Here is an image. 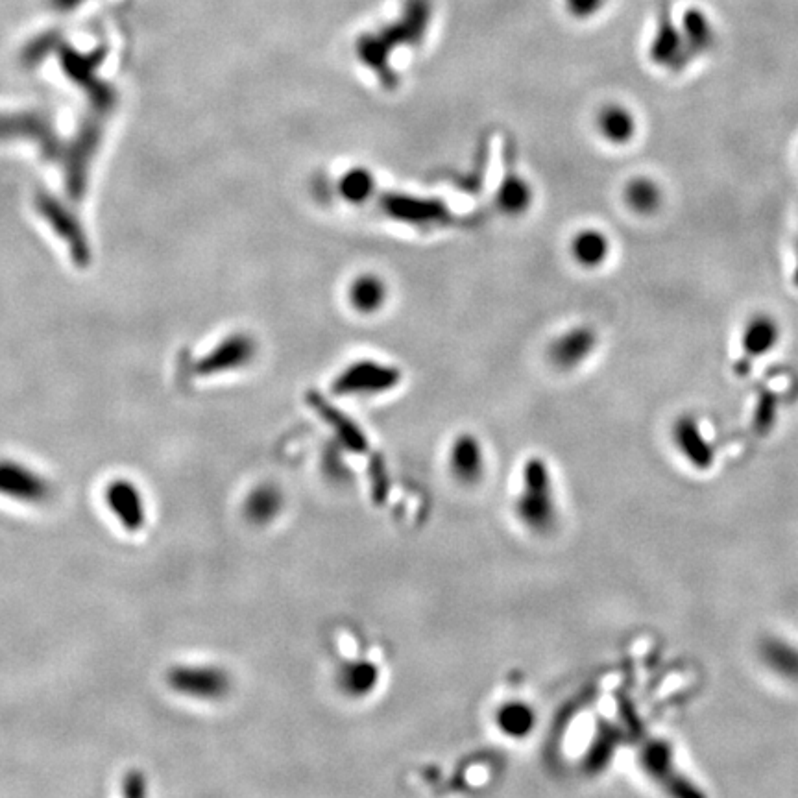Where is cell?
<instances>
[{"label":"cell","instance_id":"5","mask_svg":"<svg viewBox=\"0 0 798 798\" xmlns=\"http://www.w3.org/2000/svg\"><path fill=\"white\" fill-rule=\"evenodd\" d=\"M106 505L126 531L139 532L145 527V497L130 479H113L106 486Z\"/></svg>","mask_w":798,"mask_h":798},{"label":"cell","instance_id":"20","mask_svg":"<svg viewBox=\"0 0 798 798\" xmlns=\"http://www.w3.org/2000/svg\"><path fill=\"white\" fill-rule=\"evenodd\" d=\"M532 189L521 176H508L497 191L499 209L507 215H523L532 204Z\"/></svg>","mask_w":798,"mask_h":798},{"label":"cell","instance_id":"17","mask_svg":"<svg viewBox=\"0 0 798 798\" xmlns=\"http://www.w3.org/2000/svg\"><path fill=\"white\" fill-rule=\"evenodd\" d=\"M760 660L776 677L798 682V647L782 638H767L760 643Z\"/></svg>","mask_w":798,"mask_h":798},{"label":"cell","instance_id":"9","mask_svg":"<svg viewBox=\"0 0 798 798\" xmlns=\"http://www.w3.org/2000/svg\"><path fill=\"white\" fill-rule=\"evenodd\" d=\"M595 126L601 139L612 146H627L638 137L640 122L636 113L619 102H608L597 111Z\"/></svg>","mask_w":798,"mask_h":798},{"label":"cell","instance_id":"23","mask_svg":"<svg viewBox=\"0 0 798 798\" xmlns=\"http://www.w3.org/2000/svg\"><path fill=\"white\" fill-rule=\"evenodd\" d=\"M793 281H795V285L798 287V239H797V261H795V276H793Z\"/></svg>","mask_w":798,"mask_h":798},{"label":"cell","instance_id":"1","mask_svg":"<svg viewBox=\"0 0 798 798\" xmlns=\"http://www.w3.org/2000/svg\"><path fill=\"white\" fill-rule=\"evenodd\" d=\"M516 520L527 531L547 534L558 520L555 483L549 464L540 457H531L521 468V492L514 501Z\"/></svg>","mask_w":798,"mask_h":798},{"label":"cell","instance_id":"21","mask_svg":"<svg viewBox=\"0 0 798 798\" xmlns=\"http://www.w3.org/2000/svg\"><path fill=\"white\" fill-rule=\"evenodd\" d=\"M375 191L374 174L364 167H355L339 180V194L350 204H363Z\"/></svg>","mask_w":798,"mask_h":798},{"label":"cell","instance_id":"11","mask_svg":"<svg viewBox=\"0 0 798 798\" xmlns=\"http://www.w3.org/2000/svg\"><path fill=\"white\" fill-rule=\"evenodd\" d=\"M285 508V494L274 483L255 484L244 497L242 514L255 527H266L278 520Z\"/></svg>","mask_w":798,"mask_h":798},{"label":"cell","instance_id":"22","mask_svg":"<svg viewBox=\"0 0 798 798\" xmlns=\"http://www.w3.org/2000/svg\"><path fill=\"white\" fill-rule=\"evenodd\" d=\"M122 793L126 797H143L146 793V778L141 773L133 771L122 782Z\"/></svg>","mask_w":798,"mask_h":798},{"label":"cell","instance_id":"16","mask_svg":"<svg viewBox=\"0 0 798 798\" xmlns=\"http://www.w3.org/2000/svg\"><path fill=\"white\" fill-rule=\"evenodd\" d=\"M623 200L636 217L651 218L664 209L665 193L651 176H634L623 189Z\"/></svg>","mask_w":798,"mask_h":798},{"label":"cell","instance_id":"19","mask_svg":"<svg viewBox=\"0 0 798 798\" xmlns=\"http://www.w3.org/2000/svg\"><path fill=\"white\" fill-rule=\"evenodd\" d=\"M254 355V346L250 340H231L218 348L209 359L198 366L200 374H217L230 368H239L248 363Z\"/></svg>","mask_w":798,"mask_h":798},{"label":"cell","instance_id":"3","mask_svg":"<svg viewBox=\"0 0 798 798\" xmlns=\"http://www.w3.org/2000/svg\"><path fill=\"white\" fill-rule=\"evenodd\" d=\"M401 383V372L377 361H357L344 368L333 381L337 396H377L387 394Z\"/></svg>","mask_w":798,"mask_h":798},{"label":"cell","instance_id":"2","mask_svg":"<svg viewBox=\"0 0 798 798\" xmlns=\"http://www.w3.org/2000/svg\"><path fill=\"white\" fill-rule=\"evenodd\" d=\"M170 690L196 701L217 702L226 699L233 688V678L217 665H174L167 671Z\"/></svg>","mask_w":798,"mask_h":798},{"label":"cell","instance_id":"10","mask_svg":"<svg viewBox=\"0 0 798 798\" xmlns=\"http://www.w3.org/2000/svg\"><path fill=\"white\" fill-rule=\"evenodd\" d=\"M381 684L379 665L368 658H353L340 665L337 671V688L340 693L353 701H363Z\"/></svg>","mask_w":798,"mask_h":798},{"label":"cell","instance_id":"6","mask_svg":"<svg viewBox=\"0 0 798 798\" xmlns=\"http://www.w3.org/2000/svg\"><path fill=\"white\" fill-rule=\"evenodd\" d=\"M597 344L599 337L593 327H569L549 346V359L560 370H575L592 357Z\"/></svg>","mask_w":798,"mask_h":798},{"label":"cell","instance_id":"7","mask_svg":"<svg viewBox=\"0 0 798 798\" xmlns=\"http://www.w3.org/2000/svg\"><path fill=\"white\" fill-rule=\"evenodd\" d=\"M448 468L451 477L462 486H475L486 475V457L481 440L477 436H457L448 453Z\"/></svg>","mask_w":798,"mask_h":798},{"label":"cell","instance_id":"13","mask_svg":"<svg viewBox=\"0 0 798 798\" xmlns=\"http://www.w3.org/2000/svg\"><path fill=\"white\" fill-rule=\"evenodd\" d=\"M649 56L654 65L665 71H682L691 56L684 32L677 30L669 21H664L654 37Z\"/></svg>","mask_w":798,"mask_h":798},{"label":"cell","instance_id":"12","mask_svg":"<svg viewBox=\"0 0 798 798\" xmlns=\"http://www.w3.org/2000/svg\"><path fill=\"white\" fill-rule=\"evenodd\" d=\"M782 339V326L776 316L769 313H756L745 322L741 331V348L752 357L760 359L776 350Z\"/></svg>","mask_w":798,"mask_h":798},{"label":"cell","instance_id":"8","mask_svg":"<svg viewBox=\"0 0 798 798\" xmlns=\"http://www.w3.org/2000/svg\"><path fill=\"white\" fill-rule=\"evenodd\" d=\"M673 442L682 459L697 470H708L714 464V448L702 433L693 416H680L673 425Z\"/></svg>","mask_w":798,"mask_h":798},{"label":"cell","instance_id":"18","mask_svg":"<svg viewBox=\"0 0 798 798\" xmlns=\"http://www.w3.org/2000/svg\"><path fill=\"white\" fill-rule=\"evenodd\" d=\"M387 283L375 274H361L348 289V302L361 315H374L387 302Z\"/></svg>","mask_w":798,"mask_h":798},{"label":"cell","instance_id":"14","mask_svg":"<svg viewBox=\"0 0 798 798\" xmlns=\"http://www.w3.org/2000/svg\"><path fill=\"white\" fill-rule=\"evenodd\" d=\"M571 259L586 270H595L608 263L612 255V241L599 228H582L569 241Z\"/></svg>","mask_w":798,"mask_h":798},{"label":"cell","instance_id":"4","mask_svg":"<svg viewBox=\"0 0 798 798\" xmlns=\"http://www.w3.org/2000/svg\"><path fill=\"white\" fill-rule=\"evenodd\" d=\"M54 494L45 475L17 460H0V496L25 505H43Z\"/></svg>","mask_w":798,"mask_h":798},{"label":"cell","instance_id":"15","mask_svg":"<svg viewBox=\"0 0 798 798\" xmlns=\"http://www.w3.org/2000/svg\"><path fill=\"white\" fill-rule=\"evenodd\" d=\"M494 723L501 736L512 741H523L536 730L538 715L529 702L510 699L497 706Z\"/></svg>","mask_w":798,"mask_h":798}]
</instances>
